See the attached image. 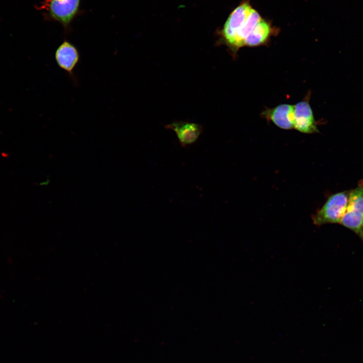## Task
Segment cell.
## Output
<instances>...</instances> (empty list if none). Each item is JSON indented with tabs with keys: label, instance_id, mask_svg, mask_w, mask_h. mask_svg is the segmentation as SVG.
Listing matches in <instances>:
<instances>
[{
	"label": "cell",
	"instance_id": "cell-6",
	"mask_svg": "<svg viewBox=\"0 0 363 363\" xmlns=\"http://www.w3.org/2000/svg\"><path fill=\"white\" fill-rule=\"evenodd\" d=\"M294 128L305 134L318 133L312 108L308 101H301L294 105Z\"/></svg>",
	"mask_w": 363,
	"mask_h": 363
},
{
	"label": "cell",
	"instance_id": "cell-1",
	"mask_svg": "<svg viewBox=\"0 0 363 363\" xmlns=\"http://www.w3.org/2000/svg\"><path fill=\"white\" fill-rule=\"evenodd\" d=\"M270 25L247 2L230 14L220 32L221 41L233 53L241 47L262 45L267 39Z\"/></svg>",
	"mask_w": 363,
	"mask_h": 363
},
{
	"label": "cell",
	"instance_id": "cell-3",
	"mask_svg": "<svg viewBox=\"0 0 363 363\" xmlns=\"http://www.w3.org/2000/svg\"><path fill=\"white\" fill-rule=\"evenodd\" d=\"M350 191H344L330 196L323 206L313 216L315 225L339 223L343 216L349 200Z\"/></svg>",
	"mask_w": 363,
	"mask_h": 363
},
{
	"label": "cell",
	"instance_id": "cell-5",
	"mask_svg": "<svg viewBox=\"0 0 363 363\" xmlns=\"http://www.w3.org/2000/svg\"><path fill=\"white\" fill-rule=\"evenodd\" d=\"M80 0H48L47 10L51 18L67 29L78 12Z\"/></svg>",
	"mask_w": 363,
	"mask_h": 363
},
{
	"label": "cell",
	"instance_id": "cell-2",
	"mask_svg": "<svg viewBox=\"0 0 363 363\" xmlns=\"http://www.w3.org/2000/svg\"><path fill=\"white\" fill-rule=\"evenodd\" d=\"M363 241V179L350 191L348 205L340 223Z\"/></svg>",
	"mask_w": 363,
	"mask_h": 363
},
{
	"label": "cell",
	"instance_id": "cell-7",
	"mask_svg": "<svg viewBox=\"0 0 363 363\" xmlns=\"http://www.w3.org/2000/svg\"><path fill=\"white\" fill-rule=\"evenodd\" d=\"M165 128L175 132L181 146L184 147L195 143L202 132L200 125L183 121L172 122L167 125Z\"/></svg>",
	"mask_w": 363,
	"mask_h": 363
},
{
	"label": "cell",
	"instance_id": "cell-8",
	"mask_svg": "<svg viewBox=\"0 0 363 363\" xmlns=\"http://www.w3.org/2000/svg\"><path fill=\"white\" fill-rule=\"evenodd\" d=\"M263 114L279 128L284 130L294 128V107L282 104L266 110Z\"/></svg>",
	"mask_w": 363,
	"mask_h": 363
},
{
	"label": "cell",
	"instance_id": "cell-4",
	"mask_svg": "<svg viewBox=\"0 0 363 363\" xmlns=\"http://www.w3.org/2000/svg\"><path fill=\"white\" fill-rule=\"evenodd\" d=\"M54 59L59 68L67 74L75 85L77 84L75 70L80 62V54L76 46L64 40L57 47Z\"/></svg>",
	"mask_w": 363,
	"mask_h": 363
}]
</instances>
